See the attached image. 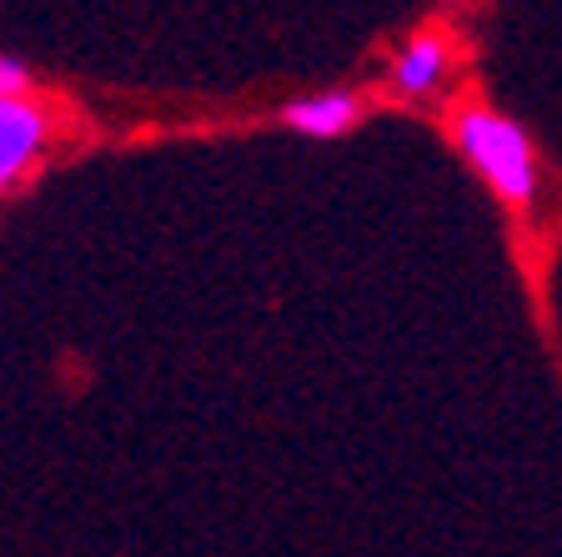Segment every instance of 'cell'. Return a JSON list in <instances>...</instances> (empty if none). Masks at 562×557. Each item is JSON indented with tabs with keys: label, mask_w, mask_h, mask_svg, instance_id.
Returning a JSON list of instances; mask_svg holds the SVG:
<instances>
[{
	"label": "cell",
	"mask_w": 562,
	"mask_h": 557,
	"mask_svg": "<svg viewBox=\"0 0 562 557\" xmlns=\"http://www.w3.org/2000/svg\"><path fill=\"white\" fill-rule=\"evenodd\" d=\"M46 136V121L35 105H25L21 96H0V171L5 176H21L25 161L35 156Z\"/></svg>",
	"instance_id": "cell-2"
},
{
	"label": "cell",
	"mask_w": 562,
	"mask_h": 557,
	"mask_svg": "<svg viewBox=\"0 0 562 557\" xmlns=\"http://www.w3.org/2000/svg\"><path fill=\"white\" fill-rule=\"evenodd\" d=\"M5 181H11V176H5V171H0V186H5Z\"/></svg>",
	"instance_id": "cell-6"
},
{
	"label": "cell",
	"mask_w": 562,
	"mask_h": 557,
	"mask_svg": "<svg viewBox=\"0 0 562 557\" xmlns=\"http://www.w3.org/2000/svg\"><path fill=\"white\" fill-rule=\"evenodd\" d=\"M25 86H31L25 81V70L15 66V60H0V96H21Z\"/></svg>",
	"instance_id": "cell-5"
},
{
	"label": "cell",
	"mask_w": 562,
	"mask_h": 557,
	"mask_svg": "<svg viewBox=\"0 0 562 557\" xmlns=\"http://www.w3.org/2000/svg\"><path fill=\"white\" fill-rule=\"evenodd\" d=\"M442 70H447V41L442 35H417L407 56L397 60V86L402 91H427V86H437Z\"/></svg>",
	"instance_id": "cell-4"
},
{
	"label": "cell",
	"mask_w": 562,
	"mask_h": 557,
	"mask_svg": "<svg viewBox=\"0 0 562 557\" xmlns=\"http://www.w3.org/2000/svg\"><path fill=\"white\" fill-rule=\"evenodd\" d=\"M286 121H292L296 131H306V136H341V131L357 121V101L331 91V96H316V101L286 105Z\"/></svg>",
	"instance_id": "cell-3"
},
{
	"label": "cell",
	"mask_w": 562,
	"mask_h": 557,
	"mask_svg": "<svg viewBox=\"0 0 562 557\" xmlns=\"http://www.w3.org/2000/svg\"><path fill=\"white\" fill-rule=\"evenodd\" d=\"M457 146L468 152V161L487 176V186L507 207H532L538 161H532V146H527V136L513 121H503L487 105H462L457 111Z\"/></svg>",
	"instance_id": "cell-1"
}]
</instances>
